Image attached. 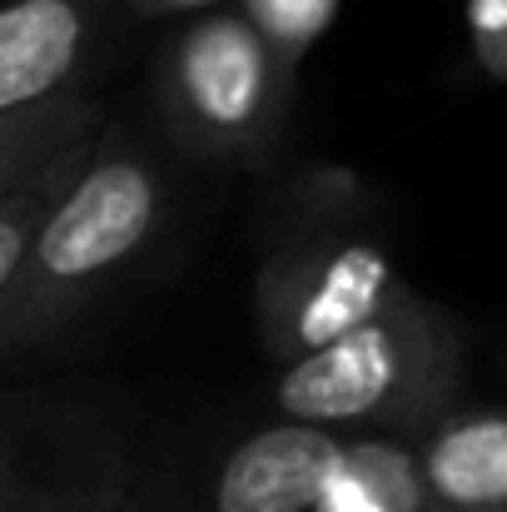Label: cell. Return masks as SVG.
<instances>
[{"mask_svg": "<svg viewBox=\"0 0 507 512\" xmlns=\"http://www.w3.org/2000/svg\"><path fill=\"white\" fill-rule=\"evenodd\" d=\"M165 179L160 170L100 130L85 170L50 204L30 249L20 254L0 294V363L35 353L90 304L160 229Z\"/></svg>", "mask_w": 507, "mask_h": 512, "instance_id": "cell-1", "label": "cell"}, {"mask_svg": "<svg viewBox=\"0 0 507 512\" xmlns=\"http://www.w3.org/2000/svg\"><path fill=\"white\" fill-rule=\"evenodd\" d=\"M463 334L448 309L423 294H403L378 319L358 324L329 348L284 363L274 383V408L309 428H393L428 433L458 393Z\"/></svg>", "mask_w": 507, "mask_h": 512, "instance_id": "cell-2", "label": "cell"}, {"mask_svg": "<svg viewBox=\"0 0 507 512\" xmlns=\"http://www.w3.org/2000/svg\"><path fill=\"white\" fill-rule=\"evenodd\" d=\"M289 95L294 65H284L239 10L194 15L160 65L169 135L199 160L269 155L284 135Z\"/></svg>", "mask_w": 507, "mask_h": 512, "instance_id": "cell-3", "label": "cell"}, {"mask_svg": "<svg viewBox=\"0 0 507 512\" xmlns=\"http://www.w3.org/2000/svg\"><path fill=\"white\" fill-rule=\"evenodd\" d=\"M408 294L393 254L368 234L304 229L279 239L254 274V319L274 363H299Z\"/></svg>", "mask_w": 507, "mask_h": 512, "instance_id": "cell-4", "label": "cell"}, {"mask_svg": "<svg viewBox=\"0 0 507 512\" xmlns=\"http://www.w3.org/2000/svg\"><path fill=\"white\" fill-rule=\"evenodd\" d=\"M105 0H0V115L75 90L95 55Z\"/></svg>", "mask_w": 507, "mask_h": 512, "instance_id": "cell-5", "label": "cell"}, {"mask_svg": "<svg viewBox=\"0 0 507 512\" xmlns=\"http://www.w3.org/2000/svg\"><path fill=\"white\" fill-rule=\"evenodd\" d=\"M343 438L334 428L279 423L244 438L209 493V512H314L329 473H334Z\"/></svg>", "mask_w": 507, "mask_h": 512, "instance_id": "cell-6", "label": "cell"}, {"mask_svg": "<svg viewBox=\"0 0 507 512\" xmlns=\"http://www.w3.org/2000/svg\"><path fill=\"white\" fill-rule=\"evenodd\" d=\"M418 453L423 512H507V413H443Z\"/></svg>", "mask_w": 507, "mask_h": 512, "instance_id": "cell-7", "label": "cell"}, {"mask_svg": "<svg viewBox=\"0 0 507 512\" xmlns=\"http://www.w3.org/2000/svg\"><path fill=\"white\" fill-rule=\"evenodd\" d=\"M120 508V478L115 463L95 458H65L55 448H40L30 458V443L20 428L0 423V512H115Z\"/></svg>", "mask_w": 507, "mask_h": 512, "instance_id": "cell-8", "label": "cell"}, {"mask_svg": "<svg viewBox=\"0 0 507 512\" xmlns=\"http://www.w3.org/2000/svg\"><path fill=\"white\" fill-rule=\"evenodd\" d=\"M100 130H105L100 105L90 95H80V90H65V95H55L45 105L0 115V204L15 189H25L30 179H40L60 155L95 140Z\"/></svg>", "mask_w": 507, "mask_h": 512, "instance_id": "cell-9", "label": "cell"}, {"mask_svg": "<svg viewBox=\"0 0 507 512\" xmlns=\"http://www.w3.org/2000/svg\"><path fill=\"white\" fill-rule=\"evenodd\" d=\"M314 512H423L418 453L388 438H343Z\"/></svg>", "mask_w": 507, "mask_h": 512, "instance_id": "cell-10", "label": "cell"}, {"mask_svg": "<svg viewBox=\"0 0 507 512\" xmlns=\"http://www.w3.org/2000/svg\"><path fill=\"white\" fill-rule=\"evenodd\" d=\"M95 140H100V135H95ZM95 140H85V145H75L70 155H60V160L40 174V179H30L25 189H15V194L0 204V294H5V284H10V274H15L20 254L30 249V239H35L40 219L50 214V204L75 184V174L85 170V160H90Z\"/></svg>", "mask_w": 507, "mask_h": 512, "instance_id": "cell-11", "label": "cell"}, {"mask_svg": "<svg viewBox=\"0 0 507 512\" xmlns=\"http://www.w3.org/2000/svg\"><path fill=\"white\" fill-rule=\"evenodd\" d=\"M343 0H239V15L264 35V45L299 70V60L329 35Z\"/></svg>", "mask_w": 507, "mask_h": 512, "instance_id": "cell-12", "label": "cell"}, {"mask_svg": "<svg viewBox=\"0 0 507 512\" xmlns=\"http://www.w3.org/2000/svg\"><path fill=\"white\" fill-rule=\"evenodd\" d=\"M468 35L478 65L507 85V0H468Z\"/></svg>", "mask_w": 507, "mask_h": 512, "instance_id": "cell-13", "label": "cell"}, {"mask_svg": "<svg viewBox=\"0 0 507 512\" xmlns=\"http://www.w3.org/2000/svg\"><path fill=\"white\" fill-rule=\"evenodd\" d=\"M140 15H204V10H219L224 0H130Z\"/></svg>", "mask_w": 507, "mask_h": 512, "instance_id": "cell-14", "label": "cell"}]
</instances>
